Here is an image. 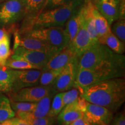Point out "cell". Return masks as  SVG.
Returning <instances> with one entry per match:
<instances>
[{
  "instance_id": "4fadbf2b",
  "label": "cell",
  "mask_w": 125,
  "mask_h": 125,
  "mask_svg": "<svg viewBox=\"0 0 125 125\" xmlns=\"http://www.w3.org/2000/svg\"><path fill=\"white\" fill-rule=\"evenodd\" d=\"M93 45L87 33L84 20V22L80 30L69 43L68 47L73 51L76 57L79 59L81 56Z\"/></svg>"
},
{
  "instance_id": "5bb4252c",
  "label": "cell",
  "mask_w": 125,
  "mask_h": 125,
  "mask_svg": "<svg viewBox=\"0 0 125 125\" xmlns=\"http://www.w3.org/2000/svg\"><path fill=\"white\" fill-rule=\"evenodd\" d=\"M75 58L74 53L68 46L54 54L42 70H61Z\"/></svg>"
},
{
  "instance_id": "e0dca14e",
  "label": "cell",
  "mask_w": 125,
  "mask_h": 125,
  "mask_svg": "<svg viewBox=\"0 0 125 125\" xmlns=\"http://www.w3.org/2000/svg\"><path fill=\"white\" fill-rule=\"evenodd\" d=\"M57 92L52 87L50 91L46 96L37 103V105L33 110L30 112H27L28 115L32 118H39L48 116L51 108L53 98Z\"/></svg>"
},
{
  "instance_id": "d6a6232c",
  "label": "cell",
  "mask_w": 125,
  "mask_h": 125,
  "mask_svg": "<svg viewBox=\"0 0 125 125\" xmlns=\"http://www.w3.org/2000/svg\"><path fill=\"white\" fill-rule=\"evenodd\" d=\"M77 103L79 108L81 109L83 112H85L86 108L87 101L86 100L79 96L77 98Z\"/></svg>"
},
{
  "instance_id": "d6986e66",
  "label": "cell",
  "mask_w": 125,
  "mask_h": 125,
  "mask_svg": "<svg viewBox=\"0 0 125 125\" xmlns=\"http://www.w3.org/2000/svg\"><path fill=\"white\" fill-rule=\"evenodd\" d=\"M14 70L3 65L0 66V93H9L13 85Z\"/></svg>"
},
{
  "instance_id": "f546056e",
  "label": "cell",
  "mask_w": 125,
  "mask_h": 125,
  "mask_svg": "<svg viewBox=\"0 0 125 125\" xmlns=\"http://www.w3.org/2000/svg\"><path fill=\"white\" fill-rule=\"evenodd\" d=\"M79 96V91L76 87H73L71 89L64 92L62 96V101L64 106H66L71 104L77 99Z\"/></svg>"
},
{
  "instance_id": "8d00e7d4",
  "label": "cell",
  "mask_w": 125,
  "mask_h": 125,
  "mask_svg": "<svg viewBox=\"0 0 125 125\" xmlns=\"http://www.w3.org/2000/svg\"><path fill=\"white\" fill-rule=\"evenodd\" d=\"M0 124H1V125H13L12 123L11 122H10V119L8 120V121H5V122H3V123H0Z\"/></svg>"
},
{
  "instance_id": "5b68a950",
  "label": "cell",
  "mask_w": 125,
  "mask_h": 125,
  "mask_svg": "<svg viewBox=\"0 0 125 125\" xmlns=\"http://www.w3.org/2000/svg\"><path fill=\"white\" fill-rule=\"evenodd\" d=\"M54 54L51 53L29 50L18 46L14 48L13 54H11L10 57L13 59L25 60L37 67V69L42 70Z\"/></svg>"
},
{
  "instance_id": "4dcf8cb0",
  "label": "cell",
  "mask_w": 125,
  "mask_h": 125,
  "mask_svg": "<svg viewBox=\"0 0 125 125\" xmlns=\"http://www.w3.org/2000/svg\"><path fill=\"white\" fill-rule=\"evenodd\" d=\"M78 1H80V0H46L41 11L54 8L56 7H61V6L67 5Z\"/></svg>"
},
{
  "instance_id": "7402d4cb",
  "label": "cell",
  "mask_w": 125,
  "mask_h": 125,
  "mask_svg": "<svg viewBox=\"0 0 125 125\" xmlns=\"http://www.w3.org/2000/svg\"><path fill=\"white\" fill-rule=\"evenodd\" d=\"M46 0H22L24 16L34 17L41 12Z\"/></svg>"
},
{
  "instance_id": "f35d334b",
  "label": "cell",
  "mask_w": 125,
  "mask_h": 125,
  "mask_svg": "<svg viewBox=\"0 0 125 125\" xmlns=\"http://www.w3.org/2000/svg\"><path fill=\"white\" fill-rule=\"evenodd\" d=\"M0 66H3L2 64V62H1V59H0Z\"/></svg>"
},
{
  "instance_id": "484cf974",
  "label": "cell",
  "mask_w": 125,
  "mask_h": 125,
  "mask_svg": "<svg viewBox=\"0 0 125 125\" xmlns=\"http://www.w3.org/2000/svg\"><path fill=\"white\" fill-rule=\"evenodd\" d=\"M5 66L13 70L37 69V67L26 61L21 59H13L10 57L6 61Z\"/></svg>"
},
{
  "instance_id": "74e56055",
  "label": "cell",
  "mask_w": 125,
  "mask_h": 125,
  "mask_svg": "<svg viewBox=\"0 0 125 125\" xmlns=\"http://www.w3.org/2000/svg\"><path fill=\"white\" fill-rule=\"evenodd\" d=\"M83 1H84V2H89V1H92V2H93V0H82Z\"/></svg>"
},
{
  "instance_id": "6da1fadb",
  "label": "cell",
  "mask_w": 125,
  "mask_h": 125,
  "mask_svg": "<svg viewBox=\"0 0 125 125\" xmlns=\"http://www.w3.org/2000/svg\"><path fill=\"white\" fill-rule=\"evenodd\" d=\"M78 68L93 70L101 81L124 77L125 57L123 54L114 52L106 45L98 42L81 56Z\"/></svg>"
},
{
  "instance_id": "7a4b0ae2",
  "label": "cell",
  "mask_w": 125,
  "mask_h": 125,
  "mask_svg": "<svg viewBox=\"0 0 125 125\" xmlns=\"http://www.w3.org/2000/svg\"><path fill=\"white\" fill-rule=\"evenodd\" d=\"M79 93L87 102L115 112L125 101V79L121 77L100 81L81 90Z\"/></svg>"
},
{
  "instance_id": "9a60e30c",
  "label": "cell",
  "mask_w": 125,
  "mask_h": 125,
  "mask_svg": "<svg viewBox=\"0 0 125 125\" xmlns=\"http://www.w3.org/2000/svg\"><path fill=\"white\" fill-rule=\"evenodd\" d=\"M83 116V112L78 107L76 99L74 102L62 108V111L57 115V120L61 125H69L73 122Z\"/></svg>"
},
{
  "instance_id": "8992f818",
  "label": "cell",
  "mask_w": 125,
  "mask_h": 125,
  "mask_svg": "<svg viewBox=\"0 0 125 125\" xmlns=\"http://www.w3.org/2000/svg\"><path fill=\"white\" fill-rule=\"evenodd\" d=\"M79 59L75 58L62 68L52 85L56 92H63L74 87Z\"/></svg>"
},
{
  "instance_id": "ab89813d",
  "label": "cell",
  "mask_w": 125,
  "mask_h": 125,
  "mask_svg": "<svg viewBox=\"0 0 125 125\" xmlns=\"http://www.w3.org/2000/svg\"><path fill=\"white\" fill-rule=\"evenodd\" d=\"M96 1H97V0H93V3H94L95 2H96Z\"/></svg>"
},
{
  "instance_id": "ee69618b",
  "label": "cell",
  "mask_w": 125,
  "mask_h": 125,
  "mask_svg": "<svg viewBox=\"0 0 125 125\" xmlns=\"http://www.w3.org/2000/svg\"></svg>"
},
{
  "instance_id": "44dd1931",
  "label": "cell",
  "mask_w": 125,
  "mask_h": 125,
  "mask_svg": "<svg viewBox=\"0 0 125 125\" xmlns=\"http://www.w3.org/2000/svg\"><path fill=\"white\" fill-rule=\"evenodd\" d=\"M16 116L10 105V99L0 93V123L10 119Z\"/></svg>"
},
{
  "instance_id": "52a82bcc",
  "label": "cell",
  "mask_w": 125,
  "mask_h": 125,
  "mask_svg": "<svg viewBox=\"0 0 125 125\" xmlns=\"http://www.w3.org/2000/svg\"><path fill=\"white\" fill-rule=\"evenodd\" d=\"M24 16L22 0H7L0 8V22L3 24H13Z\"/></svg>"
},
{
  "instance_id": "836d02e7",
  "label": "cell",
  "mask_w": 125,
  "mask_h": 125,
  "mask_svg": "<svg viewBox=\"0 0 125 125\" xmlns=\"http://www.w3.org/2000/svg\"><path fill=\"white\" fill-rule=\"evenodd\" d=\"M70 125H92L87 121L86 119L83 116L73 122Z\"/></svg>"
},
{
  "instance_id": "4316f807",
  "label": "cell",
  "mask_w": 125,
  "mask_h": 125,
  "mask_svg": "<svg viewBox=\"0 0 125 125\" xmlns=\"http://www.w3.org/2000/svg\"><path fill=\"white\" fill-rule=\"evenodd\" d=\"M10 105L15 114L21 112H30L37 105V103L25 102V101H15L10 100Z\"/></svg>"
},
{
  "instance_id": "b9f144b4",
  "label": "cell",
  "mask_w": 125,
  "mask_h": 125,
  "mask_svg": "<svg viewBox=\"0 0 125 125\" xmlns=\"http://www.w3.org/2000/svg\"><path fill=\"white\" fill-rule=\"evenodd\" d=\"M1 0H0V2H1Z\"/></svg>"
},
{
  "instance_id": "60d3db41",
  "label": "cell",
  "mask_w": 125,
  "mask_h": 125,
  "mask_svg": "<svg viewBox=\"0 0 125 125\" xmlns=\"http://www.w3.org/2000/svg\"><path fill=\"white\" fill-rule=\"evenodd\" d=\"M3 1H7V0H3Z\"/></svg>"
},
{
  "instance_id": "30bf717a",
  "label": "cell",
  "mask_w": 125,
  "mask_h": 125,
  "mask_svg": "<svg viewBox=\"0 0 125 125\" xmlns=\"http://www.w3.org/2000/svg\"><path fill=\"white\" fill-rule=\"evenodd\" d=\"M41 72L42 70L38 69L14 70L13 85L9 94L15 93L24 87L38 85Z\"/></svg>"
},
{
  "instance_id": "ba28073f",
  "label": "cell",
  "mask_w": 125,
  "mask_h": 125,
  "mask_svg": "<svg viewBox=\"0 0 125 125\" xmlns=\"http://www.w3.org/2000/svg\"><path fill=\"white\" fill-rule=\"evenodd\" d=\"M52 87V86H41L40 85L24 87L15 93L9 94L10 100L37 103L46 96Z\"/></svg>"
},
{
  "instance_id": "d590c367",
  "label": "cell",
  "mask_w": 125,
  "mask_h": 125,
  "mask_svg": "<svg viewBox=\"0 0 125 125\" xmlns=\"http://www.w3.org/2000/svg\"><path fill=\"white\" fill-rule=\"evenodd\" d=\"M8 35V32L7 30L5 29H0V42L4 40Z\"/></svg>"
},
{
  "instance_id": "9c48e42d",
  "label": "cell",
  "mask_w": 125,
  "mask_h": 125,
  "mask_svg": "<svg viewBox=\"0 0 125 125\" xmlns=\"http://www.w3.org/2000/svg\"><path fill=\"white\" fill-rule=\"evenodd\" d=\"M83 116L92 125H109L114 115L107 108L87 102Z\"/></svg>"
},
{
  "instance_id": "277c9868",
  "label": "cell",
  "mask_w": 125,
  "mask_h": 125,
  "mask_svg": "<svg viewBox=\"0 0 125 125\" xmlns=\"http://www.w3.org/2000/svg\"><path fill=\"white\" fill-rule=\"evenodd\" d=\"M24 34L43 41L58 52L68 46L70 43L68 35L62 27H51L31 30Z\"/></svg>"
},
{
  "instance_id": "1f68e13d",
  "label": "cell",
  "mask_w": 125,
  "mask_h": 125,
  "mask_svg": "<svg viewBox=\"0 0 125 125\" xmlns=\"http://www.w3.org/2000/svg\"><path fill=\"white\" fill-rule=\"evenodd\" d=\"M109 125H125V116L124 114H117L113 117Z\"/></svg>"
},
{
  "instance_id": "3957f363",
  "label": "cell",
  "mask_w": 125,
  "mask_h": 125,
  "mask_svg": "<svg viewBox=\"0 0 125 125\" xmlns=\"http://www.w3.org/2000/svg\"><path fill=\"white\" fill-rule=\"evenodd\" d=\"M83 1H75L67 5L44 10L34 17H27L29 20L21 29L23 34L31 30L51 27H62L79 8Z\"/></svg>"
},
{
  "instance_id": "603a6c76",
  "label": "cell",
  "mask_w": 125,
  "mask_h": 125,
  "mask_svg": "<svg viewBox=\"0 0 125 125\" xmlns=\"http://www.w3.org/2000/svg\"><path fill=\"white\" fill-rule=\"evenodd\" d=\"M16 115L18 118L27 121L31 125H53L56 120V117L49 116L39 118H32L28 115L27 112L17 113Z\"/></svg>"
},
{
  "instance_id": "e575fe53",
  "label": "cell",
  "mask_w": 125,
  "mask_h": 125,
  "mask_svg": "<svg viewBox=\"0 0 125 125\" xmlns=\"http://www.w3.org/2000/svg\"><path fill=\"white\" fill-rule=\"evenodd\" d=\"M10 121L13 125H31L25 120L19 118L18 117L16 118L14 117V118L10 119Z\"/></svg>"
},
{
  "instance_id": "f1b7e54d",
  "label": "cell",
  "mask_w": 125,
  "mask_h": 125,
  "mask_svg": "<svg viewBox=\"0 0 125 125\" xmlns=\"http://www.w3.org/2000/svg\"><path fill=\"white\" fill-rule=\"evenodd\" d=\"M12 52L10 48V40L9 35L4 40L0 42V59L2 65H5L6 61L11 56Z\"/></svg>"
},
{
  "instance_id": "83f0119b",
  "label": "cell",
  "mask_w": 125,
  "mask_h": 125,
  "mask_svg": "<svg viewBox=\"0 0 125 125\" xmlns=\"http://www.w3.org/2000/svg\"><path fill=\"white\" fill-rule=\"evenodd\" d=\"M111 31L123 43H125V19L119 18L114 23Z\"/></svg>"
},
{
  "instance_id": "7bdbcfd3",
  "label": "cell",
  "mask_w": 125,
  "mask_h": 125,
  "mask_svg": "<svg viewBox=\"0 0 125 125\" xmlns=\"http://www.w3.org/2000/svg\"><path fill=\"white\" fill-rule=\"evenodd\" d=\"M0 125H1V124H0Z\"/></svg>"
},
{
  "instance_id": "2e32d148",
  "label": "cell",
  "mask_w": 125,
  "mask_h": 125,
  "mask_svg": "<svg viewBox=\"0 0 125 125\" xmlns=\"http://www.w3.org/2000/svg\"><path fill=\"white\" fill-rule=\"evenodd\" d=\"M88 4L89 6L90 14L94 20L95 27L97 32L98 38L99 40L111 31V26L108 24L107 20L98 12L94 4L92 1H89Z\"/></svg>"
},
{
  "instance_id": "cb8c5ba5",
  "label": "cell",
  "mask_w": 125,
  "mask_h": 125,
  "mask_svg": "<svg viewBox=\"0 0 125 125\" xmlns=\"http://www.w3.org/2000/svg\"><path fill=\"white\" fill-rule=\"evenodd\" d=\"M61 70H42L39 85L41 86H52L56 78L60 73Z\"/></svg>"
},
{
  "instance_id": "d4e9b609",
  "label": "cell",
  "mask_w": 125,
  "mask_h": 125,
  "mask_svg": "<svg viewBox=\"0 0 125 125\" xmlns=\"http://www.w3.org/2000/svg\"><path fill=\"white\" fill-rule=\"evenodd\" d=\"M64 92H58L55 94L52 101L48 116L51 117L57 116L59 113L62 111V108L64 107L63 101H62Z\"/></svg>"
},
{
  "instance_id": "ac0fdd59",
  "label": "cell",
  "mask_w": 125,
  "mask_h": 125,
  "mask_svg": "<svg viewBox=\"0 0 125 125\" xmlns=\"http://www.w3.org/2000/svg\"><path fill=\"white\" fill-rule=\"evenodd\" d=\"M84 17L83 15L81 7L74 15L71 16L65 23V32L69 38L70 42L74 39L82 27L84 22Z\"/></svg>"
},
{
  "instance_id": "ffe728a7",
  "label": "cell",
  "mask_w": 125,
  "mask_h": 125,
  "mask_svg": "<svg viewBox=\"0 0 125 125\" xmlns=\"http://www.w3.org/2000/svg\"><path fill=\"white\" fill-rule=\"evenodd\" d=\"M98 42L108 47L114 52L117 54H123L125 51V43L116 37L111 31L103 38L98 40Z\"/></svg>"
},
{
  "instance_id": "8fae6325",
  "label": "cell",
  "mask_w": 125,
  "mask_h": 125,
  "mask_svg": "<svg viewBox=\"0 0 125 125\" xmlns=\"http://www.w3.org/2000/svg\"><path fill=\"white\" fill-rule=\"evenodd\" d=\"M18 46L22 47L23 48L29 50L42 51L54 54H56L59 52L56 49L43 41L31 37L27 34L21 35L20 34L16 33L14 48Z\"/></svg>"
},
{
  "instance_id": "7c38bea8",
  "label": "cell",
  "mask_w": 125,
  "mask_h": 125,
  "mask_svg": "<svg viewBox=\"0 0 125 125\" xmlns=\"http://www.w3.org/2000/svg\"><path fill=\"white\" fill-rule=\"evenodd\" d=\"M121 1L122 0H97L94 4L98 12L111 26L120 18Z\"/></svg>"
}]
</instances>
